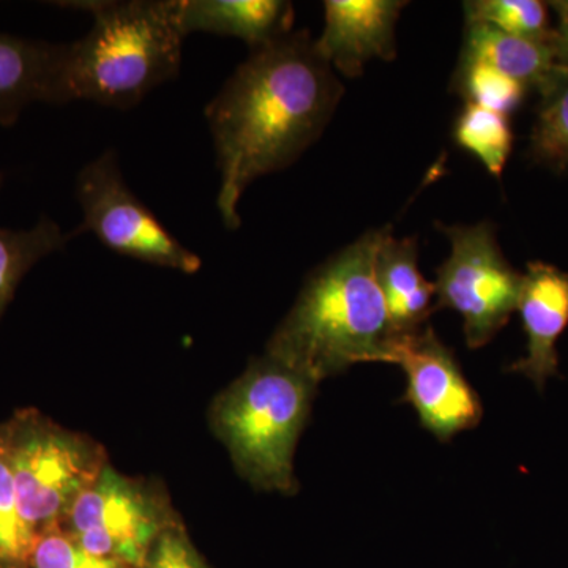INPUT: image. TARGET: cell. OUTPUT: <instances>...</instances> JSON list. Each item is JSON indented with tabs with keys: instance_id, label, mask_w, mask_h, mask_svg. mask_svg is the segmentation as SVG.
Segmentation results:
<instances>
[{
	"instance_id": "cell-1",
	"label": "cell",
	"mask_w": 568,
	"mask_h": 568,
	"mask_svg": "<svg viewBox=\"0 0 568 568\" xmlns=\"http://www.w3.org/2000/svg\"><path fill=\"white\" fill-rule=\"evenodd\" d=\"M343 97L308 31L250 52L205 106L220 190L216 207L235 231L239 203L256 179L286 170L315 144Z\"/></svg>"
},
{
	"instance_id": "cell-2",
	"label": "cell",
	"mask_w": 568,
	"mask_h": 568,
	"mask_svg": "<svg viewBox=\"0 0 568 568\" xmlns=\"http://www.w3.org/2000/svg\"><path fill=\"white\" fill-rule=\"evenodd\" d=\"M390 233V226L368 231L321 264L265 355L316 384L362 362H387L390 328L376 263Z\"/></svg>"
},
{
	"instance_id": "cell-3",
	"label": "cell",
	"mask_w": 568,
	"mask_h": 568,
	"mask_svg": "<svg viewBox=\"0 0 568 568\" xmlns=\"http://www.w3.org/2000/svg\"><path fill=\"white\" fill-rule=\"evenodd\" d=\"M62 7L92 14L91 31L59 43L50 104L84 100L130 110L179 77L183 40L181 0H88Z\"/></svg>"
},
{
	"instance_id": "cell-4",
	"label": "cell",
	"mask_w": 568,
	"mask_h": 568,
	"mask_svg": "<svg viewBox=\"0 0 568 568\" xmlns=\"http://www.w3.org/2000/svg\"><path fill=\"white\" fill-rule=\"evenodd\" d=\"M316 388L308 377L264 354L213 399L212 432L253 488L286 496L298 491L294 452Z\"/></svg>"
},
{
	"instance_id": "cell-5",
	"label": "cell",
	"mask_w": 568,
	"mask_h": 568,
	"mask_svg": "<svg viewBox=\"0 0 568 568\" xmlns=\"http://www.w3.org/2000/svg\"><path fill=\"white\" fill-rule=\"evenodd\" d=\"M6 424L18 506L37 538L62 521L73 500L110 463L102 444L63 428L40 410H17Z\"/></svg>"
},
{
	"instance_id": "cell-6",
	"label": "cell",
	"mask_w": 568,
	"mask_h": 568,
	"mask_svg": "<svg viewBox=\"0 0 568 568\" xmlns=\"http://www.w3.org/2000/svg\"><path fill=\"white\" fill-rule=\"evenodd\" d=\"M179 523L162 484L122 476L108 465L73 500L61 526L91 555L141 568L156 538Z\"/></svg>"
},
{
	"instance_id": "cell-7",
	"label": "cell",
	"mask_w": 568,
	"mask_h": 568,
	"mask_svg": "<svg viewBox=\"0 0 568 568\" xmlns=\"http://www.w3.org/2000/svg\"><path fill=\"white\" fill-rule=\"evenodd\" d=\"M439 230L450 241L452 252L436 272L435 310L459 313L467 347L478 349L488 345L517 312L523 274L504 257L491 223L439 224Z\"/></svg>"
},
{
	"instance_id": "cell-8",
	"label": "cell",
	"mask_w": 568,
	"mask_h": 568,
	"mask_svg": "<svg viewBox=\"0 0 568 568\" xmlns=\"http://www.w3.org/2000/svg\"><path fill=\"white\" fill-rule=\"evenodd\" d=\"M82 223L74 235L92 233L112 252L182 274H196L203 261L171 234L123 179L118 153L108 149L85 164L74 182Z\"/></svg>"
},
{
	"instance_id": "cell-9",
	"label": "cell",
	"mask_w": 568,
	"mask_h": 568,
	"mask_svg": "<svg viewBox=\"0 0 568 568\" xmlns=\"http://www.w3.org/2000/svg\"><path fill=\"white\" fill-rule=\"evenodd\" d=\"M387 364L405 369V402L414 406L422 426L440 443H447L481 420L480 398L467 383L454 353L429 325L414 334L392 338Z\"/></svg>"
},
{
	"instance_id": "cell-10",
	"label": "cell",
	"mask_w": 568,
	"mask_h": 568,
	"mask_svg": "<svg viewBox=\"0 0 568 568\" xmlns=\"http://www.w3.org/2000/svg\"><path fill=\"white\" fill-rule=\"evenodd\" d=\"M403 0H327L317 54L343 77L357 78L373 59L396 55L395 28Z\"/></svg>"
},
{
	"instance_id": "cell-11",
	"label": "cell",
	"mask_w": 568,
	"mask_h": 568,
	"mask_svg": "<svg viewBox=\"0 0 568 568\" xmlns=\"http://www.w3.org/2000/svg\"><path fill=\"white\" fill-rule=\"evenodd\" d=\"M517 312L525 328L526 355L508 366L544 388L549 377L558 376L556 345L568 327V272L555 265L529 263L523 274Z\"/></svg>"
},
{
	"instance_id": "cell-12",
	"label": "cell",
	"mask_w": 568,
	"mask_h": 568,
	"mask_svg": "<svg viewBox=\"0 0 568 568\" xmlns=\"http://www.w3.org/2000/svg\"><path fill=\"white\" fill-rule=\"evenodd\" d=\"M179 20L185 37H235L253 51L293 32L294 7L283 0H181Z\"/></svg>"
},
{
	"instance_id": "cell-13",
	"label": "cell",
	"mask_w": 568,
	"mask_h": 568,
	"mask_svg": "<svg viewBox=\"0 0 568 568\" xmlns=\"http://www.w3.org/2000/svg\"><path fill=\"white\" fill-rule=\"evenodd\" d=\"M376 275L386 301L390 339L420 331L435 310L436 290L418 271L416 239L388 234L377 253Z\"/></svg>"
},
{
	"instance_id": "cell-14",
	"label": "cell",
	"mask_w": 568,
	"mask_h": 568,
	"mask_svg": "<svg viewBox=\"0 0 568 568\" xmlns=\"http://www.w3.org/2000/svg\"><path fill=\"white\" fill-rule=\"evenodd\" d=\"M493 67L545 97L562 80L566 70L556 61L551 43L519 39L487 24H466L462 58Z\"/></svg>"
},
{
	"instance_id": "cell-15",
	"label": "cell",
	"mask_w": 568,
	"mask_h": 568,
	"mask_svg": "<svg viewBox=\"0 0 568 568\" xmlns=\"http://www.w3.org/2000/svg\"><path fill=\"white\" fill-rule=\"evenodd\" d=\"M59 43L0 32V125L11 126L32 103H50Z\"/></svg>"
},
{
	"instance_id": "cell-16",
	"label": "cell",
	"mask_w": 568,
	"mask_h": 568,
	"mask_svg": "<svg viewBox=\"0 0 568 568\" xmlns=\"http://www.w3.org/2000/svg\"><path fill=\"white\" fill-rule=\"evenodd\" d=\"M73 234H65L50 216H41L31 230L0 227V317L13 301L21 280L33 265L69 244Z\"/></svg>"
},
{
	"instance_id": "cell-17",
	"label": "cell",
	"mask_w": 568,
	"mask_h": 568,
	"mask_svg": "<svg viewBox=\"0 0 568 568\" xmlns=\"http://www.w3.org/2000/svg\"><path fill=\"white\" fill-rule=\"evenodd\" d=\"M454 140L473 153L489 174L500 179L514 148V130L508 115L465 103L454 125Z\"/></svg>"
},
{
	"instance_id": "cell-18",
	"label": "cell",
	"mask_w": 568,
	"mask_h": 568,
	"mask_svg": "<svg viewBox=\"0 0 568 568\" xmlns=\"http://www.w3.org/2000/svg\"><path fill=\"white\" fill-rule=\"evenodd\" d=\"M548 3L540 0H470L465 2L466 24H487L519 39L552 43Z\"/></svg>"
},
{
	"instance_id": "cell-19",
	"label": "cell",
	"mask_w": 568,
	"mask_h": 568,
	"mask_svg": "<svg viewBox=\"0 0 568 568\" xmlns=\"http://www.w3.org/2000/svg\"><path fill=\"white\" fill-rule=\"evenodd\" d=\"M530 159L556 173L568 171V71L541 97L529 142Z\"/></svg>"
},
{
	"instance_id": "cell-20",
	"label": "cell",
	"mask_w": 568,
	"mask_h": 568,
	"mask_svg": "<svg viewBox=\"0 0 568 568\" xmlns=\"http://www.w3.org/2000/svg\"><path fill=\"white\" fill-rule=\"evenodd\" d=\"M36 537L29 532L18 506L11 473L7 424H0V568H31L29 559Z\"/></svg>"
},
{
	"instance_id": "cell-21",
	"label": "cell",
	"mask_w": 568,
	"mask_h": 568,
	"mask_svg": "<svg viewBox=\"0 0 568 568\" xmlns=\"http://www.w3.org/2000/svg\"><path fill=\"white\" fill-rule=\"evenodd\" d=\"M454 85L466 103L477 104L504 115L519 110L530 92L521 82L493 67L466 59H459Z\"/></svg>"
},
{
	"instance_id": "cell-22",
	"label": "cell",
	"mask_w": 568,
	"mask_h": 568,
	"mask_svg": "<svg viewBox=\"0 0 568 568\" xmlns=\"http://www.w3.org/2000/svg\"><path fill=\"white\" fill-rule=\"evenodd\" d=\"M31 568H132L115 560L99 558L80 547L61 523L41 530L33 541Z\"/></svg>"
},
{
	"instance_id": "cell-23",
	"label": "cell",
	"mask_w": 568,
	"mask_h": 568,
	"mask_svg": "<svg viewBox=\"0 0 568 568\" xmlns=\"http://www.w3.org/2000/svg\"><path fill=\"white\" fill-rule=\"evenodd\" d=\"M141 568H209L194 548L183 523L156 538Z\"/></svg>"
},
{
	"instance_id": "cell-24",
	"label": "cell",
	"mask_w": 568,
	"mask_h": 568,
	"mask_svg": "<svg viewBox=\"0 0 568 568\" xmlns=\"http://www.w3.org/2000/svg\"><path fill=\"white\" fill-rule=\"evenodd\" d=\"M549 9L555 11L558 24L555 28L552 50L560 69L568 71V0H555L548 3Z\"/></svg>"
},
{
	"instance_id": "cell-25",
	"label": "cell",
	"mask_w": 568,
	"mask_h": 568,
	"mask_svg": "<svg viewBox=\"0 0 568 568\" xmlns=\"http://www.w3.org/2000/svg\"><path fill=\"white\" fill-rule=\"evenodd\" d=\"M2 183H3V174L0 173V186H2Z\"/></svg>"
}]
</instances>
